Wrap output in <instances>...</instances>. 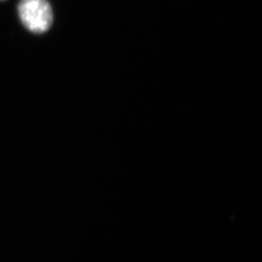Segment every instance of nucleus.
<instances>
[{"label": "nucleus", "mask_w": 262, "mask_h": 262, "mask_svg": "<svg viewBox=\"0 0 262 262\" xmlns=\"http://www.w3.org/2000/svg\"><path fill=\"white\" fill-rule=\"evenodd\" d=\"M18 12L23 25L33 33H45L53 21V13L47 0H20Z\"/></svg>", "instance_id": "obj_1"}]
</instances>
